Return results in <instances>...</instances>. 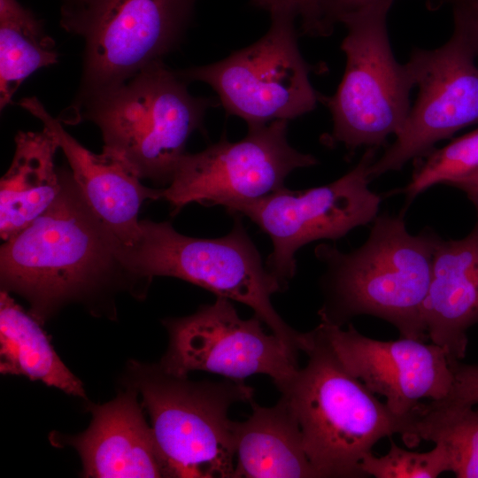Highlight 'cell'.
I'll return each instance as SVG.
<instances>
[{
	"label": "cell",
	"instance_id": "4",
	"mask_svg": "<svg viewBox=\"0 0 478 478\" xmlns=\"http://www.w3.org/2000/svg\"><path fill=\"white\" fill-rule=\"evenodd\" d=\"M188 82L155 61L120 85L67 108L58 120H89L100 129L104 146L122 156L140 178L168 186L190 135L204 127L215 102L194 96Z\"/></svg>",
	"mask_w": 478,
	"mask_h": 478
},
{
	"label": "cell",
	"instance_id": "2",
	"mask_svg": "<svg viewBox=\"0 0 478 478\" xmlns=\"http://www.w3.org/2000/svg\"><path fill=\"white\" fill-rule=\"evenodd\" d=\"M440 236L431 229L412 235L404 213L377 215L366 242L350 252L320 244V322L343 327L370 315L395 327L399 337L424 341L423 306Z\"/></svg>",
	"mask_w": 478,
	"mask_h": 478
},
{
	"label": "cell",
	"instance_id": "20",
	"mask_svg": "<svg viewBox=\"0 0 478 478\" xmlns=\"http://www.w3.org/2000/svg\"><path fill=\"white\" fill-rule=\"evenodd\" d=\"M41 322L8 291L0 293V372L40 381L68 395L86 397L83 384L58 356Z\"/></svg>",
	"mask_w": 478,
	"mask_h": 478
},
{
	"label": "cell",
	"instance_id": "15",
	"mask_svg": "<svg viewBox=\"0 0 478 478\" xmlns=\"http://www.w3.org/2000/svg\"><path fill=\"white\" fill-rule=\"evenodd\" d=\"M19 105L41 120L65 154L74 181L94 212L125 245L132 246L141 235L138 214L145 200H158L162 189L141 182L134 167L117 152L103 147L96 154L66 131L35 96Z\"/></svg>",
	"mask_w": 478,
	"mask_h": 478
},
{
	"label": "cell",
	"instance_id": "1",
	"mask_svg": "<svg viewBox=\"0 0 478 478\" xmlns=\"http://www.w3.org/2000/svg\"><path fill=\"white\" fill-rule=\"evenodd\" d=\"M50 206L0 249L2 290L23 297L42 324L63 305L97 296L118 281H140L123 243L89 206L70 170Z\"/></svg>",
	"mask_w": 478,
	"mask_h": 478
},
{
	"label": "cell",
	"instance_id": "9",
	"mask_svg": "<svg viewBox=\"0 0 478 478\" xmlns=\"http://www.w3.org/2000/svg\"><path fill=\"white\" fill-rule=\"evenodd\" d=\"M269 30L226 58L177 71L187 82L211 86L227 114L248 127L290 120L313 111L321 96L310 81L312 66L298 47L295 19L271 18Z\"/></svg>",
	"mask_w": 478,
	"mask_h": 478
},
{
	"label": "cell",
	"instance_id": "6",
	"mask_svg": "<svg viewBox=\"0 0 478 478\" xmlns=\"http://www.w3.org/2000/svg\"><path fill=\"white\" fill-rule=\"evenodd\" d=\"M133 389L151 422L157 442L174 477L233 478L234 421L229 408L251 403L254 389L244 381L192 382L160 365L134 363Z\"/></svg>",
	"mask_w": 478,
	"mask_h": 478
},
{
	"label": "cell",
	"instance_id": "13",
	"mask_svg": "<svg viewBox=\"0 0 478 478\" xmlns=\"http://www.w3.org/2000/svg\"><path fill=\"white\" fill-rule=\"evenodd\" d=\"M417 98L395 141L368 170L374 180L398 171L459 129L478 122V63L456 29L442 46L414 48L405 63Z\"/></svg>",
	"mask_w": 478,
	"mask_h": 478
},
{
	"label": "cell",
	"instance_id": "26",
	"mask_svg": "<svg viewBox=\"0 0 478 478\" xmlns=\"http://www.w3.org/2000/svg\"><path fill=\"white\" fill-rule=\"evenodd\" d=\"M453 383L442 401L474 406L478 404V365L451 362Z\"/></svg>",
	"mask_w": 478,
	"mask_h": 478
},
{
	"label": "cell",
	"instance_id": "18",
	"mask_svg": "<svg viewBox=\"0 0 478 478\" xmlns=\"http://www.w3.org/2000/svg\"><path fill=\"white\" fill-rule=\"evenodd\" d=\"M251 415L234 421L233 478H319L303 443L297 416L281 395L272 407L251 403Z\"/></svg>",
	"mask_w": 478,
	"mask_h": 478
},
{
	"label": "cell",
	"instance_id": "24",
	"mask_svg": "<svg viewBox=\"0 0 478 478\" xmlns=\"http://www.w3.org/2000/svg\"><path fill=\"white\" fill-rule=\"evenodd\" d=\"M360 467L366 477L375 478H436L450 471V461L441 443L426 452L407 451L390 440V448L381 457L373 452L366 455Z\"/></svg>",
	"mask_w": 478,
	"mask_h": 478
},
{
	"label": "cell",
	"instance_id": "11",
	"mask_svg": "<svg viewBox=\"0 0 478 478\" xmlns=\"http://www.w3.org/2000/svg\"><path fill=\"white\" fill-rule=\"evenodd\" d=\"M287 128L288 120H274L249 127L238 142L222 137L200 152L185 153L169 185L161 188L160 199L176 213L191 203L226 208L284 188L292 171L318 163L289 143Z\"/></svg>",
	"mask_w": 478,
	"mask_h": 478
},
{
	"label": "cell",
	"instance_id": "3",
	"mask_svg": "<svg viewBox=\"0 0 478 478\" xmlns=\"http://www.w3.org/2000/svg\"><path fill=\"white\" fill-rule=\"evenodd\" d=\"M307 363L280 390L298 420L305 453L319 478L366 477L360 464L382 438L413 443V412L393 413L341 363L318 328Z\"/></svg>",
	"mask_w": 478,
	"mask_h": 478
},
{
	"label": "cell",
	"instance_id": "28",
	"mask_svg": "<svg viewBox=\"0 0 478 478\" xmlns=\"http://www.w3.org/2000/svg\"><path fill=\"white\" fill-rule=\"evenodd\" d=\"M464 191L474 204L478 213V176L459 181L452 185Z\"/></svg>",
	"mask_w": 478,
	"mask_h": 478
},
{
	"label": "cell",
	"instance_id": "25",
	"mask_svg": "<svg viewBox=\"0 0 478 478\" xmlns=\"http://www.w3.org/2000/svg\"><path fill=\"white\" fill-rule=\"evenodd\" d=\"M326 0H251V4L269 12L271 18H299L302 33L313 37L332 34L325 16Z\"/></svg>",
	"mask_w": 478,
	"mask_h": 478
},
{
	"label": "cell",
	"instance_id": "17",
	"mask_svg": "<svg viewBox=\"0 0 478 478\" xmlns=\"http://www.w3.org/2000/svg\"><path fill=\"white\" fill-rule=\"evenodd\" d=\"M423 321L428 337L451 362L465 358L467 331L478 323V220L464 238H438Z\"/></svg>",
	"mask_w": 478,
	"mask_h": 478
},
{
	"label": "cell",
	"instance_id": "29",
	"mask_svg": "<svg viewBox=\"0 0 478 478\" xmlns=\"http://www.w3.org/2000/svg\"><path fill=\"white\" fill-rule=\"evenodd\" d=\"M431 1L439 4L443 3H450L451 0H431Z\"/></svg>",
	"mask_w": 478,
	"mask_h": 478
},
{
	"label": "cell",
	"instance_id": "8",
	"mask_svg": "<svg viewBox=\"0 0 478 478\" xmlns=\"http://www.w3.org/2000/svg\"><path fill=\"white\" fill-rule=\"evenodd\" d=\"M198 0H63L60 26L84 41L76 108L179 45Z\"/></svg>",
	"mask_w": 478,
	"mask_h": 478
},
{
	"label": "cell",
	"instance_id": "27",
	"mask_svg": "<svg viewBox=\"0 0 478 478\" xmlns=\"http://www.w3.org/2000/svg\"><path fill=\"white\" fill-rule=\"evenodd\" d=\"M450 3L454 29L466 39L478 63V0H451Z\"/></svg>",
	"mask_w": 478,
	"mask_h": 478
},
{
	"label": "cell",
	"instance_id": "7",
	"mask_svg": "<svg viewBox=\"0 0 478 478\" xmlns=\"http://www.w3.org/2000/svg\"><path fill=\"white\" fill-rule=\"evenodd\" d=\"M393 0H378L342 15L347 34L341 43L346 65L334 95L321 96L330 111L332 133L325 143L350 151L378 149L403 127L414 88L405 64L393 54L387 15Z\"/></svg>",
	"mask_w": 478,
	"mask_h": 478
},
{
	"label": "cell",
	"instance_id": "23",
	"mask_svg": "<svg viewBox=\"0 0 478 478\" xmlns=\"http://www.w3.org/2000/svg\"><path fill=\"white\" fill-rule=\"evenodd\" d=\"M412 176L402 189L407 204L419 194L436 184H453L478 174V128L451 141L442 148H433L417 158Z\"/></svg>",
	"mask_w": 478,
	"mask_h": 478
},
{
	"label": "cell",
	"instance_id": "5",
	"mask_svg": "<svg viewBox=\"0 0 478 478\" xmlns=\"http://www.w3.org/2000/svg\"><path fill=\"white\" fill-rule=\"evenodd\" d=\"M235 218L227 235L212 239L186 236L167 221L142 220L138 241L123 245V261L142 281L175 277L248 305L290 349L305 352L309 332L293 329L274 308L272 295L285 287L264 266L240 216Z\"/></svg>",
	"mask_w": 478,
	"mask_h": 478
},
{
	"label": "cell",
	"instance_id": "16",
	"mask_svg": "<svg viewBox=\"0 0 478 478\" xmlns=\"http://www.w3.org/2000/svg\"><path fill=\"white\" fill-rule=\"evenodd\" d=\"M136 396L132 388L106 404L88 405L89 428L62 439L80 454L84 477H174Z\"/></svg>",
	"mask_w": 478,
	"mask_h": 478
},
{
	"label": "cell",
	"instance_id": "21",
	"mask_svg": "<svg viewBox=\"0 0 478 478\" xmlns=\"http://www.w3.org/2000/svg\"><path fill=\"white\" fill-rule=\"evenodd\" d=\"M58 54L43 23L18 0H0V109L12 103L21 83Z\"/></svg>",
	"mask_w": 478,
	"mask_h": 478
},
{
	"label": "cell",
	"instance_id": "22",
	"mask_svg": "<svg viewBox=\"0 0 478 478\" xmlns=\"http://www.w3.org/2000/svg\"><path fill=\"white\" fill-rule=\"evenodd\" d=\"M441 443L450 471L458 478H478V410L472 405L429 400L413 412L414 445Z\"/></svg>",
	"mask_w": 478,
	"mask_h": 478
},
{
	"label": "cell",
	"instance_id": "30",
	"mask_svg": "<svg viewBox=\"0 0 478 478\" xmlns=\"http://www.w3.org/2000/svg\"><path fill=\"white\" fill-rule=\"evenodd\" d=\"M474 176H478V174H476V175H474ZM474 176H473V177H474ZM468 179H469V178H468Z\"/></svg>",
	"mask_w": 478,
	"mask_h": 478
},
{
	"label": "cell",
	"instance_id": "19",
	"mask_svg": "<svg viewBox=\"0 0 478 478\" xmlns=\"http://www.w3.org/2000/svg\"><path fill=\"white\" fill-rule=\"evenodd\" d=\"M58 149L45 128L17 133L12 161L0 181V235L4 241L30 225L60 193L61 169L55 165Z\"/></svg>",
	"mask_w": 478,
	"mask_h": 478
},
{
	"label": "cell",
	"instance_id": "10",
	"mask_svg": "<svg viewBox=\"0 0 478 478\" xmlns=\"http://www.w3.org/2000/svg\"><path fill=\"white\" fill-rule=\"evenodd\" d=\"M377 150L366 148L351 171L328 184L305 190L281 188L226 207L234 216L249 218L270 237L273 251L266 266L285 288L296 274L298 249L317 240L340 239L376 218L381 197L369 188L368 170Z\"/></svg>",
	"mask_w": 478,
	"mask_h": 478
},
{
	"label": "cell",
	"instance_id": "14",
	"mask_svg": "<svg viewBox=\"0 0 478 478\" xmlns=\"http://www.w3.org/2000/svg\"><path fill=\"white\" fill-rule=\"evenodd\" d=\"M343 366L398 416H410L421 400H441L450 392L453 373L446 351L434 343L399 337L382 341L320 322L318 326Z\"/></svg>",
	"mask_w": 478,
	"mask_h": 478
},
{
	"label": "cell",
	"instance_id": "12",
	"mask_svg": "<svg viewBox=\"0 0 478 478\" xmlns=\"http://www.w3.org/2000/svg\"><path fill=\"white\" fill-rule=\"evenodd\" d=\"M262 323L256 315L242 319L230 299L217 297L191 315L163 320L169 342L159 365L176 376L205 371L244 381L266 374L281 390L299 369L298 352Z\"/></svg>",
	"mask_w": 478,
	"mask_h": 478
}]
</instances>
